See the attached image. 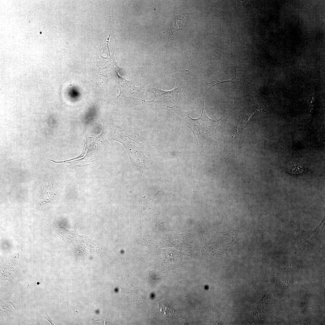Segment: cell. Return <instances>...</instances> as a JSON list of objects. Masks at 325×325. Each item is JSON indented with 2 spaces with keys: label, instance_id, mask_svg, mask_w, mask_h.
<instances>
[{
  "label": "cell",
  "instance_id": "5b68a950",
  "mask_svg": "<svg viewBox=\"0 0 325 325\" xmlns=\"http://www.w3.org/2000/svg\"><path fill=\"white\" fill-rule=\"evenodd\" d=\"M45 313L46 315L45 316V317H44V318L46 320H47L49 322H50L51 325H54V324L53 321L51 319L50 317L46 312Z\"/></svg>",
  "mask_w": 325,
  "mask_h": 325
},
{
  "label": "cell",
  "instance_id": "6da1fadb",
  "mask_svg": "<svg viewBox=\"0 0 325 325\" xmlns=\"http://www.w3.org/2000/svg\"><path fill=\"white\" fill-rule=\"evenodd\" d=\"M204 100L202 112L197 119L189 117L187 127L193 132L198 145L206 141L214 140L218 137L219 129L218 124L222 117L217 120L212 119L207 115L204 108Z\"/></svg>",
  "mask_w": 325,
  "mask_h": 325
},
{
  "label": "cell",
  "instance_id": "3957f363",
  "mask_svg": "<svg viewBox=\"0 0 325 325\" xmlns=\"http://www.w3.org/2000/svg\"><path fill=\"white\" fill-rule=\"evenodd\" d=\"M153 92L155 97L151 101L158 103L168 107L174 108L177 107V99L179 91L178 87L167 91L153 88Z\"/></svg>",
  "mask_w": 325,
  "mask_h": 325
},
{
  "label": "cell",
  "instance_id": "277c9868",
  "mask_svg": "<svg viewBox=\"0 0 325 325\" xmlns=\"http://www.w3.org/2000/svg\"><path fill=\"white\" fill-rule=\"evenodd\" d=\"M237 67H234L235 68V74L234 77L231 80H224L222 81H219L218 80L216 79L215 80L212 81L209 83H206V92L205 93L206 94L207 92L210 89L212 88L215 85L219 84H222L223 83L226 82H232V83H237L241 81H245V80L247 79H249V78H237L236 77V68Z\"/></svg>",
  "mask_w": 325,
  "mask_h": 325
},
{
  "label": "cell",
  "instance_id": "7a4b0ae2",
  "mask_svg": "<svg viewBox=\"0 0 325 325\" xmlns=\"http://www.w3.org/2000/svg\"><path fill=\"white\" fill-rule=\"evenodd\" d=\"M120 94L118 96L125 102H136L141 100L142 93L139 88L131 81L117 76Z\"/></svg>",
  "mask_w": 325,
  "mask_h": 325
}]
</instances>
